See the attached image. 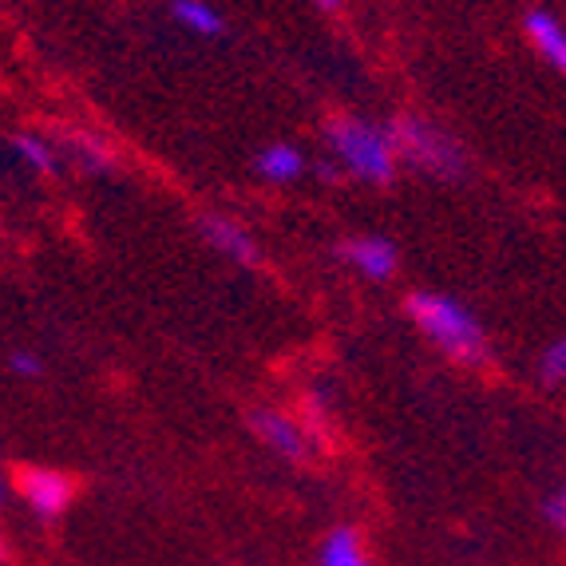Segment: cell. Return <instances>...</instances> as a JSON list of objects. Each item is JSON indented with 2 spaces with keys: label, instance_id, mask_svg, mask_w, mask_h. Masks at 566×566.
I'll return each mask as SVG.
<instances>
[{
  "label": "cell",
  "instance_id": "cell-11",
  "mask_svg": "<svg viewBox=\"0 0 566 566\" xmlns=\"http://www.w3.org/2000/svg\"><path fill=\"white\" fill-rule=\"evenodd\" d=\"M170 17H175V24H182L187 32H199V36H218L227 29L222 12L210 0H170Z\"/></svg>",
  "mask_w": 566,
  "mask_h": 566
},
{
  "label": "cell",
  "instance_id": "cell-19",
  "mask_svg": "<svg viewBox=\"0 0 566 566\" xmlns=\"http://www.w3.org/2000/svg\"><path fill=\"white\" fill-rule=\"evenodd\" d=\"M9 555V543H4V535H0V558Z\"/></svg>",
  "mask_w": 566,
  "mask_h": 566
},
{
  "label": "cell",
  "instance_id": "cell-1",
  "mask_svg": "<svg viewBox=\"0 0 566 566\" xmlns=\"http://www.w3.org/2000/svg\"><path fill=\"white\" fill-rule=\"evenodd\" d=\"M405 310L416 329L452 360H460V365H483L488 360V333L463 302H455L448 293L416 290L408 293Z\"/></svg>",
  "mask_w": 566,
  "mask_h": 566
},
{
  "label": "cell",
  "instance_id": "cell-16",
  "mask_svg": "<svg viewBox=\"0 0 566 566\" xmlns=\"http://www.w3.org/2000/svg\"><path fill=\"white\" fill-rule=\"evenodd\" d=\"M543 520H551V527L555 531L566 527V495L563 491H551L547 500H543Z\"/></svg>",
  "mask_w": 566,
  "mask_h": 566
},
{
  "label": "cell",
  "instance_id": "cell-8",
  "mask_svg": "<svg viewBox=\"0 0 566 566\" xmlns=\"http://www.w3.org/2000/svg\"><path fill=\"white\" fill-rule=\"evenodd\" d=\"M523 32H527L531 48L538 52V60H547L555 72L566 67V32H563V20L547 9H535L523 17Z\"/></svg>",
  "mask_w": 566,
  "mask_h": 566
},
{
  "label": "cell",
  "instance_id": "cell-12",
  "mask_svg": "<svg viewBox=\"0 0 566 566\" xmlns=\"http://www.w3.org/2000/svg\"><path fill=\"white\" fill-rule=\"evenodd\" d=\"M64 147L72 155H76V163L80 167H87V170H95V175H104V170H112V147H107L104 139H92V135H84V132H72L64 139Z\"/></svg>",
  "mask_w": 566,
  "mask_h": 566
},
{
  "label": "cell",
  "instance_id": "cell-7",
  "mask_svg": "<svg viewBox=\"0 0 566 566\" xmlns=\"http://www.w3.org/2000/svg\"><path fill=\"white\" fill-rule=\"evenodd\" d=\"M340 258H345L357 274L373 277V282H385V277L397 274V245L388 242V238H377V234L349 238V242L340 245Z\"/></svg>",
  "mask_w": 566,
  "mask_h": 566
},
{
  "label": "cell",
  "instance_id": "cell-14",
  "mask_svg": "<svg viewBox=\"0 0 566 566\" xmlns=\"http://www.w3.org/2000/svg\"><path fill=\"white\" fill-rule=\"evenodd\" d=\"M538 377H543V385H563V377H566V340H551L547 353L538 357Z\"/></svg>",
  "mask_w": 566,
  "mask_h": 566
},
{
  "label": "cell",
  "instance_id": "cell-17",
  "mask_svg": "<svg viewBox=\"0 0 566 566\" xmlns=\"http://www.w3.org/2000/svg\"><path fill=\"white\" fill-rule=\"evenodd\" d=\"M4 495H9V483H4V472H0V503H4Z\"/></svg>",
  "mask_w": 566,
  "mask_h": 566
},
{
  "label": "cell",
  "instance_id": "cell-15",
  "mask_svg": "<svg viewBox=\"0 0 566 566\" xmlns=\"http://www.w3.org/2000/svg\"><path fill=\"white\" fill-rule=\"evenodd\" d=\"M9 365H12V373H17V377H40V373H44V360H40V353H29V349L12 353Z\"/></svg>",
  "mask_w": 566,
  "mask_h": 566
},
{
  "label": "cell",
  "instance_id": "cell-6",
  "mask_svg": "<svg viewBox=\"0 0 566 566\" xmlns=\"http://www.w3.org/2000/svg\"><path fill=\"white\" fill-rule=\"evenodd\" d=\"M199 230H202V238L214 245L218 254H227L230 262H238V265H258V262H262V250H258L254 234H250L242 222H234V218L202 214Z\"/></svg>",
  "mask_w": 566,
  "mask_h": 566
},
{
  "label": "cell",
  "instance_id": "cell-10",
  "mask_svg": "<svg viewBox=\"0 0 566 566\" xmlns=\"http://www.w3.org/2000/svg\"><path fill=\"white\" fill-rule=\"evenodd\" d=\"M317 566H373V558H368L365 538H360L357 527H337L325 535Z\"/></svg>",
  "mask_w": 566,
  "mask_h": 566
},
{
  "label": "cell",
  "instance_id": "cell-2",
  "mask_svg": "<svg viewBox=\"0 0 566 566\" xmlns=\"http://www.w3.org/2000/svg\"><path fill=\"white\" fill-rule=\"evenodd\" d=\"M325 143H329L333 163L353 179L368 182V187H388L397 179V143L380 123L357 119V115H333L325 123Z\"/></svg>",
  "mask_w": 566,
  "mask_h": 566
},
{
  "label": "cell",
  "instance_id": "cell-3",
  "mask_svg": "<svg viewBox=\"0 0 566 566\" xmlns=\"http://www.w3.org/2000/svg\"><path fill=\"white\" fill-rule=\"evenodd\" d=\"M397 143V159H408L416 167L432 170L440 179H460L463 175V151L452 135L432 127L428 119H400L388 127Z\"/></svg>",
  "mask_w": 566,
  "mask_h": 566
},
{
  "label": "cell",
  "instance_id": "cell-18",
  "mask_svg": "<svg viewBox=\"0 0 566 566\" xmlns=\"http://www.w3.org/2000/svg\"><path fill=\"white\" fill-rule=\"evenodd\" d=\"M313 4H322V9H337V0H313Z\"/></svg>",
  "mask_w": 566,
  "mask_h": 566
},
{
  "label": "cell",
  "instance_id": "cell-9",
  "mask_svg": "<svg viewBox=\"0 0 566 566\" xmlns=\"http://www.w3.org/2000/svg\"><path fill=\"white\" fill-rule=\"evenodd\" d=\"M254 170L265 182H293L297 175H305V151L293 143H270L258 151Z\"/></svg>",
  "mask_w": 566,
  "mask_h": 566
},
{
  "label": "cell",
  "instance_id": "cell-4",
  "mask_svg": "<svg viewBox=\"0 0 566 566\" xmlns=\"http://www.w3.org/2000/svg\"><path fill=\"white\" fill-rule=\"evenodd\" d=\"M17 488H20V495H24V503H29L36 515H44V520L60 515V511L72 503V495H76V480L56 472V468H24Z\"/></svg>",
  "mask_w": 566,
  "mask_h": 566
},
{
  "label": "cell",
  "instance_id": "cell-5",
  "mask_svg": "<svg viewBox=\"0 0 566 566\" xmlns=\"http://www.w3.org/2000/svg\"><path fill=\"white\" fill-rule=\"evenodd\" d=\"M250 428L270 452H277L282 460H305V428L293 416L277 412V408H254L250 412Z\"/></svg>",
  "mask_w": 566,
  "mask_h": 566
},
{
  "label": "cell",
  "instance_id": "cell-13",
  "mask_svg": "<svg viewBox=\"0 0 566 566\" xmlns=\"http://www.w3.org/2000/svg\"><path fill=\"white\" fill-rule=\"evenodd\" d=\"M12 151L20 155V163H29L36 175H56V167H60V159H56V147L48 139H40V135H17L12 139Z\"/></svg>",
  "mask_w": 566,
  "mask_h": 566
}]
</instances>
